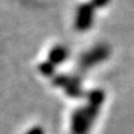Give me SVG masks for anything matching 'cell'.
I'll return each instance as SVG.
<instances>
[{
    "label": "cell",
    "instance_id": "obj_1",
    "mask_svg": "<svg viewBox=\"0 0 134 134\" xmlns=\"http://www.w3.org/2000/svg\"><path fill=\"white\" fill-rule=\"evenodd\" d=\"M98 107H88L78 109L73 114L72 118V132L73 134H86L88 132V128L91 127V123L93 118L97 114Z\"/></svg>",
    "mask_w": 134,
    "mask_h": 134
},
{
    "label": "cell",
    "instance_id": "obj_5",
    "mask_svg": "<svg viewBox=\"0 0 134 134\" xmlns=\"http://www.w3.org/2000/svg\"><path fill=\"white\" fill-rule=\"evenodd\" d=\"M40 71L42 72L43 75H46V76H50V75H52L53 73V65L48 62H43L40 65Z\"/></svg>",
    "mask_w": 134,
    "mask_h": 134
},
{
    "label": "cell",
    "instance_id": "obj_4",
    "mask_svg": "<svg viewBox=\"0 0 134 134\" xmlns=\"http://www.w3.org/2000/svg\"><path fill=\"white\" fill-rule=\"evenodd\" d=\"M67 55H68V52H67L66 47H63V46H56L48 53V62L51 63V65L62 63L66 60Z\"/></svg>",
    "mask_w": 134,
    "mask_h": 134
},
{
    "label": "cell",
    "instance_id": "obj_3",
    "mask_svg": "<svg viewBox=\"0 0 134 134\" xmlns=\"http://www.w3.org/2000/svg\"><path fill=\"white\" fill-rule=\"evenodd\" d=\"M92 24V6L83 5L80 8L76 19V27L80 31L87 30Z\"/></svg>",
    "mask_w": 134,
    "mask_h": 134
},
{
    "label": "cell",
    "instance_id": "obj_6",
    "mask_svg": "<svg viewBox=\"0 0 134 134\" xmlns=\"http://www.w3.org/2000/svg\"><path fill=\"white\" fill-rule=\"evenodd\" d=\"M26 134H45V133H43V129L41 127H34Z\"/></svg>",
    "mask_w": 134,
    "mask_h": 134
},
{
    "label": "cell",
    "instance_id": "obj_2",
    "mask_svg": "<svg viewBox=\"0 0 134 134\" xmlns=\"http://www.w3.org/2000/svg\"><path fill=\"white\" fill-rule=\"evenodd\" d=\"M109 55V51L108 48L104 47V46H98V47L93 48L92 51L87 52L81 60V66L83 68H87V67H91L96 63L103 61L104 58H107V56Z\"/></svg>",
    "mask_w": 134,
    "mask_h": 134
}]
</instances>
